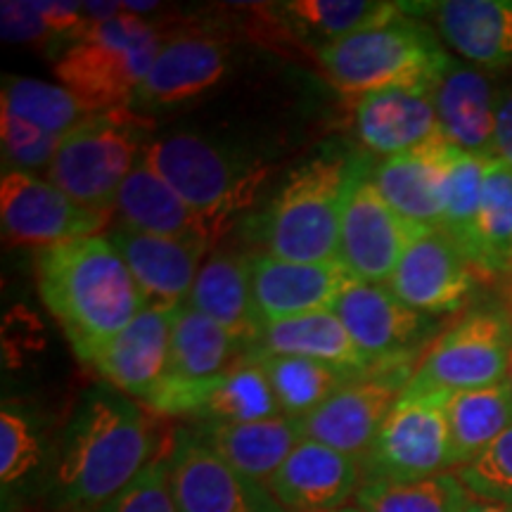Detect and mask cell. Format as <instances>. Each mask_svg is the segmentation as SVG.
Returning a JSON list of instances; mask_svg holds the SVG:
<instances>
[{
    "label": "cell",
    "instance_id": "1",
    "mask_svg": "<svg viewBox=\"0 0 512 512\" xmlns=\"http://www.w3.org/2000/svg\"><path fill=\"white\" fill-rule=\"evenodd\" d=\"M150 408L110 384L88 389L55 434L41 503L48 512H95L164 451Z\"/></svg>",
    "mask_w": 512,
    "mask_h": 512
},
{
    "label": "cell",
    "instance_id": "2",
    "mask_svg": "<svg viewBox=\"0 0 512 512\" xmlns=\"http://www.w3.org/2000/svg\"><path fill=\"white\" fill-rule=\"evenodd\" d=\"M34 273L43 304L86 366L147 306L107 235L36 249Z\"/></svg>",
    "mask_w": 512,
    "mask_h": 512
},
{
    "label": "cell",
    "instance_id": "3",
    "mask_svg": "<svg viewBox=\"0 0 512 512\" xmlns=\"http://www.w3.org/2000/svg\"><path fill=\"white\" fill-rule=\"evenodd\" d=\"M373 159L344 147H323L287 176L261 221L268 254L299 264L337 261L347 200Z\"/></svg>",
    "mask_w": 512,
    "mask_h": 512
},
{
    "label": "cell",
    "instance_id": "4",
    "mask_svg": "<svg viewBox=\"0 0 512 512\" xmlns=\"http://www.w3.org/2000/svg\"><path fill=\"white\" fill-rule=\"evenodd\" d=\"M332 86L347 95L380 91H437L453 57L439 46L425 24L403 12L389 22L361 29L318 50Z\"/></svg>",
    "mask_w": 512,
    "mask_h": 512
},
{
    "label": "cell",
    "instance_id": "5",
    "mask_svg": "<svg viewBox=\"0 0 512 512\" xmlns=\"http://www.w3.org/2000/svg\"><path fill=\"white\" fill-rule=\"evenodd\" d=\"M166 36L159 24L131 12L91 22L57 57L55 76L95 114L131 107Z\"/></svg>",
    "mask_w": 512,
    "mask_h": 512
},
{
    "label": "cell",
    "instance_id": "6",
    "mask_svg": "<svg viewBox=\"0 0 512 512\" xmlns=\"http://www.w3.org/2000/svg\"><path fill=\"white\" fill-rule=\"evenodd\" d=\"M155 121L131 107L98 112L62 138L48 181L83 207L110 214L117 192L143 159Z\"/></svg>",
    "mask_w": 512,
    "mask_h": 512
},
{
    "label": "cell",
    "instance_id": "7",
    "mask_svg": "<svg viewBox=\"0 0 512 512\" xmlns=\"http://www.w3.org/2000/svg\"><path fill=\"white\" fill-rule=\"evenodd\" d=\"M143 159L207 223L214 240L238 211L254 202L266 178L259 162L242 159L197 133L152 140Z\"/></svg>",
    "mask_w": 512,
    "mask_h": 512
},
{
    "label": "cell",
    "instance_id": "8",
    "mask_svg": "<svg viewBox=\"0 0 512 512\" xmlns=\"http://www.w3.org/2000/svg\"><path fill=\"white\" fill-rule=\"evenodd\" d=\"M510 347L512 323L505 311H470L434 339L403 394L448 399L508 382Z\"/></svg>",
    "mask_w": 512,
    "mask_h": 512
},
{
    "label": "cell",
    "instance_id": "9",
    "mask_svg": "<svg viewBox=\"0 0 512 512\" xmlns=\"http://www.w3.org/2000/svg\"><path fill=\"white\" fill-rule=\"evenodd\" d=\"M444 403L401 394L361 460L363 482H415L453 467Z\"/></svg>",
    "mask_w": 512,
    "mask_h": 512
},
{
    "label": "cell",
    "instance_id": "10",
    "mask_svg": "<svg viewBox=\"0 0 512 512\" xmlns=\"http://www.w3.org/2000/svg\"><path fill=\"white\" fill-rule=\"evenodd\" d=\"M418 366L406 361L370 368L302 420L306 439L363 460Z\"/></svg>",
    "mask_w": 512,
    "mask_h": 512
},
{
    "label": "cell",
    "instance_id": "11",
    "mask_svg": "<svg viewBox=\"0 0 512 512\" xmlns=\"http://www.w3.org/2000/svg\"><path fill=\"white\" fill-rule=\"evenodd\" d=\"M145 408L166 418L197 422H259L280 418L266 370L256 358L245 356L226 373L200 382L164 377L145 401Z\"/></svg>",
    "mask_w": 512,
    "mask_h": 512
},
{
    "label": "cell",
    "instance_id": "12",
    "mask_svg": "<svg viewBox=\"0 0 512 512\" xmlns=\"http://www.w3.org/2000/svg\"><path fill=\"white\" fill-rule=\"evenodd\" d=\"M169 482L178 512H287L266 484L230 467L190 427L169 437Z\"/></svg>",
    "mask_w": 512,
    "mask_h": 512
},
{
    "label": "cell",
    "instance_id": "13",
    "mask_svg": "<svg viewBox=\"0 0 512 512\" xmlns=\"http://www.w3.org/2000/svg\"><path fill=\"white\" fill-rule=\"evenodd\" d=\"M347 325L351 339L366 358L368 368L389 363H420L434 342L437 318L406 306L387 285H368L354 280L335 309Z\"/></svg>",
    "mask_w": 512,
    "mask_h": 512
},
{
    "label": "cell",
    "instance_id": "14",
    "mask_svg": "<svg viewBox=\"0 0 512 512\" xmlns=\"http://www.w3.org/2000/svg\"><path fill=\"white\" fill-rule=\"evenodd\" d=\"M370 174L373 169L358 178L344 207L337 261L358 283L387 285L403 252L427 228L415 226L389 207Z\"/></svg>",
    "mask_w": 512,
    "mask_h": 512
},
{
    "label": "cell",
    "instance_id": "15",
    "mask_svg": "<svg viewBox=\"0 0 512 512\" xmlns=\"http://www.w3.org/2000/svg\"><path fill=\"white\" fill-rule=\"evenodd\" d=\"M0 221L10 245L46 249L100 235L107 214L83 207L55 183L10 169L0 181Z\"/></svg>",
    "mask_w": 512,
    "mask_h": 512
},
{
    "label": "cell",
    "instance_id": "16",
    "mask_svg": "<svg viewBox=\"0 0 512 512\" xmlns=\"http://www.w3.org/2000/svg\"><path fill=\"white\" fill-rule=\"evenodd\" d=\"M228 41L214 29L169 31L150 72L131 100L140 114L174 110L202 98L216 88L228 72Z\"/></svg>",
    "mask_w": 512,
    "mask_h": 512
},
{
    "label": "cell",
    "instance_id": "17",
    "mask_svg": "<svg viewBox=\"0 0 512 512\" xmlns=\"http://www.w3.org/2000/svg\"><path fill=\"white\" fill-rule=\"evenodd\" d=\"M470 261L444 230L427 228L408 245L387 287L411 309L441 316L463 309L475 287Z\"/></svg>",
    "mask_w": 512,
    "mask_h": 512
},
{
    "label": "cell",
    "instance_id": "18",
    "mask_svg": "<svg viewBox=\"0 0 512 512\" xmlns=\"http://www.w3.org/2000/svg\"><path fill=\"white\" fill-rule=\"evenodd\" d=\"M354 283L339 261L299 264L273 254H252V294L261 323H278L332 311L344 290Z\"/></svg>",
    "mask_w": 512,
    "mask_h": 512
},
{
    "label": "cell",
    "instance_id": "19",
    "mask_svg": "<svg viewBox=\"0 0 512 512\" xmlns=\"http://www.w3.org/2000/svg\"><path fill=\"white\" fill-rule=\"evenodd\" d=\"M107 238L117 247L133 273L147 304L181 306L190 299L207 254L209 240H181L140 233L128 226L110 230Z\"/></svg>",
    "mask_w": 512,
    "mask_h": 512
},
{
    "label": "cell",
    "instance_id": "20",
    "mask_svg": "<svg viewBox=\"0 0 512 512\" xmlns=\"http://www.w3.org/2000/svg\"><path fill=\"white\" fill-rule=\"evenodd\" d=\"M178 306L147 304L124 332L100 351L93 368L105 384L147 401L169 373L171 332Z\"/></svg>",
    "mask_w": 512,
    "mask_h": 512
},
{
    "label": "cell",
    "instance_id": "21",
    "mask_svg": "<svg viewBox=\"0 0 512 512\" xmlns=\"http://www.w3.org/2000/svg\"><path fill=\"white\" fill-rule=\"evenodd\" d=\"M361 460L320 441L304 439L275 472L268 489L287 512H332L356 501Z\"/></svg>",
    "mask_w": 512,
    "mask_h": 512
},
{
    "label": "cell",
    "instance_id": "22",
    "mask_svg": "<svg viewBox=\"0 0 512 512\" xmlns=\"http://www.w3.org/2000/svg\"><path fill=\"white\" fill-rule=\"evenodd\" d=\"M453 145L444 138L382 159L373 166V183L389 207L420 228H441L446 174Z\"/></svg>",
    "mask_w": 512,
    "mask_h": 512
},
{
    "label": "cell",
    "instance_id": "23",
    "mask_svg": "<svg viewBox=\"0 0 512 512\" xmlns=\"http://www.w3.org/2000/svg\"><path fill=\"white\" fill-rule=\"evenodd\" d=\"M498 91L489 74L451 60L434 91L441 136L448 145L479 157H494Z\"/></svg>",
    "mask_w": 512,
    "mask_h": 512
},
{
    "label": "cell",
    "instance_id": "24",
    "mask_svg": "<svg viewBox=\"0 0 512 512\" xmlns=\"http://www.w3.org/2000/svg\"><path fill=\"white\" fill-rule=\"evenodd\" d=\"M356 133L366 150L384 159L444 138L434 107V93L403 88L358 98Z\"/></svg>",
    "mask_w": 512,
    "mask_h": 512
},
{
    "label": "cell",
    "instance_id": "25",
    "mask_svg": "<svg viewBox=\"0 0 512 512\" xmlns=\"http://www.w3.org/2000/svg\"><path fill=\"white\" fill-rule=\"evenodd\" d=\"M190 430L230 467L266 486L306 439L304 422L287 415L259 422H197Z\"/></svg>",
    "mask_w": 512,
    "mask_h": 512
},
{
    "label": "cell",
    "instance_id": "26",
    "mask_svg": "<svg viewBox=\"0 0 512 512\" xmlns=\"http://www.w3.org/2000/svg\"><path fill=\"white\" fill-rule=\"evenodd\" d=\"M188 304L228 330L245 344L249 354L264 330L252 294V254L233 249L211 252L200 268Z\"/></svg>",
    "mask_w": 512,
    "mask_h": 512
},
{
    "label": "cell",
    "instance_id": "27",
    "mask_svg": "<svg viewBox=\"0 0 512 512\" xmlns=\"http://www.w3.org/2000/svg\"><path fill=\"white\" fill-rule=\"evenodd\" d=\"M55 437H48L46 422L29 406L3 403L0 411V489L5 512L41 501L46 486Z\"/></svg>",
    "mask_w": 512,
    "mask_h": 512
},
{
    "label": "cell",
    "instance_id": "28",
    "mask_svg": "<svg viewBox=\"0 0 512 512\" xmlns=\"http://www.w3.org/2000/svg\"><path fill=\"white\" fill-rule=\"evenodd\" d=\"M432 8L448 48L479 67H510L512 0H446Z\"/></svg>",
    "mask_w": 512,
    "mask_h": 512
},
{
    "label": "cell",
    "instance_id": "29",
    "mask_svg": "<svg viewBox=\"0 0 512 512\" xmlns=\"http://www.w3.org/2000/svg\"><path fill=\"white\" fill-rule=\"evenodd\" d=\"M114 209L121 214L124 226L140 233L214 242L207 223L145 159H140V164L119 188Z\"/></svg>",
    "mask_w": 512,
    "mask_h": 512
},
{
    "label": "cell",
    "instance_id": "30",
    "mask_svg": "<svg viewBox=\"0 0 512 512\" xmlns=\"http://www.w3.org/2000/svg\"><path fill=\"white\" fill-rule=\"evenodd\" d=\"M247 356H297L332 363V366L370 370L347 325L335 311L306 313V316L264 325Z\"/></svg>",
    "mask_w": 512,
    "mask_h": 512
},
{
    "label": "cell",
    "instance_id": "31",
    "mask_svg": "<svg viewBox=\"0 0 512 512\" xmlns=\"http://www.w3.org/2000/svg\"><path fill=\"white\" fill-rule=\"evenodd\" d=\"M451 439V463L463 467L489 451L512 430V389L508 382L451 394L444 403Z\"/></svg>",
    "mask_w": 512,
    "mask_h": 512
},
{
    "label": "cell",
    "instance_id": "32",
    "mask_svg": "<svg viewBox=\"0 0 512 512\" xmlns=\"http://www.w3.org/2000/svg\"><path fill=\"white\" fill-rule=\"evenodd\" d=\"M247 356L245 344L202 311L185 302L176 309L171 332V358L166 377L200 382L226 373Z\"/></svg>",
    "mask_w": 512,
    "mask_h": 512
},
{
    "label": "cell",
    "instance_id": "33",
    "mask_svg": "<svg viewBox=\"0 0 512 512\" xmlns=\"http://www.w3.org/2000/svg\"><path fill=\"white\" fill-rule=\"evenodd\" d=\"M256 361L266 370L280 411L294 420L309 418L339 389L368 373V370L332 366V363L297 356H264Z\"/></svg>",
    "mask_w": 512,
    "mask_h": 512
},
{
    "label": "cell",
    "instance_id": "34",
    "mask_svg": "<svg viewBox=\"0 0 512 512\" xmlns=\"http://www.w3.org/2000/svg\"><path fill=\"white\" fill-rule=\"evenodd\" d=\"M470 264L486 273L512 271V166L501 159L486 169Z\"/></svg>",
    "mask_w": 512,
    "mask_h": 512
},
{
    "label": "cell",
    "instance_id": "35",
    "mask_svg": "<svg viewBox=\"0 0 512 512\" xmlns=\"http://www.w3.org/2000/svg\"><path fill=\"white\" fill-rule=\"evenodd\" d=\"M0 107L57 138L95 114L69 88L29 76H3Z\"/></svg>",
    "mask_w": 512,
    "mask_h": 512
},
{
    "label": "cell",
    "instance_id": "36",
    "mask_svg": "<svg viewBox=\"0 0 512 512\" xmlns=\"http://www.w3.org/2000/svg\"><path fill=\"white\" fill-rule=\"evenodd\" d=\"M290 29L309 31L318 38V50L356 31L375 27L401 15L403 3L377 0H292L280 5Z\"/></svg>",
    "mask_w": 512,
    "mask_h": 512
},
{
    "label": "cell",
    "instance_id": "37",
    "mask_svg": "<svg viewBox=\"0 0 512 512\" xmlns=\"http://www.w3.org/2000/svg\"><path fill=\"white\" fill-rule=\"evenodd\" d=\"M470 491L456 472L415 482H363L356 505L363 512H465Z\"/></svg>",
    "mask_w": 512,
    "mask_h": 512
},
{
    "label": "cell",
    "instance_id": "38",
    "mask_svg": "<svg viewBox=\"0 0 512 512\" xmlns=\"http://www.w3.org/2000/svg\"><path fill=\"white\" fill-rule=\"evenodd\" d=\"M494 157H479L453 147L451 162L446 174V195H444V233L460 247V252L470 261L472 247H475V228L479 207H482L484 176Z\"/></svg>",
    "mask_w": 512,
    "mask_h": 512
},
{
    "label": "cell",
    "instance_id": "39",
    "mask_svg": "<svg viewBox=\"0 0 512 512\" xmlns=\"http://www.w3.org/2000/svg\"><path fill=\"white\" fill-rule=\"evenodd\" d=\"M456 475L472 498L512 508V430L477 460L458 467Z\"/></svg>",
    "mask_w": 512,
    "mask_h": 512
},
{
    "label": "cell",
    "instance_id": "40",
    "mask_svg": "<svg viewBox=\"0 0 512 512\" xmlns=\"http://www.w3.org/2000/svg\"><path fill=\"white\" fill-rule=\"evenodd\" d=\"M0 138H3V157L12 164V171H29V174L50 169L62 143V138L27 124L3 107H0Z\"/></svg>",
    "mask_w": 512,
    "mask_h": 512
},
{
    "label": "cell",
    "instance_id": "41",
    "mask_svg": "<svg viewBox=\"0 0 512 512\" xmlns=\"http://www.w3.org/2000/svg\"><path fill=\"white\" fill-rule=\"evenodd\" d=\"M95 512H178L169 482V441L117 498Z\"/></svg>",
    "mask_w": 512,
    "mask_h": 512
},
{
    "label": "cell",
    "instance_id": "42",
    "mask_svg": "<svg viewBox=\"0 0 512 512\" xmlns=\"http://www.w3.org/2000/svg\"><path fill=\"white\" fill-rule=\"evenodd\" d=\"M0 34L10 43H27V46L38 48L62 46L38 0H3L0 3Z\"/></svg>",
    "mask_w": 512,
    "mask_h": 512
},
{
    "label": "cell",
    "instance_id": "43",
    "mask_svg": "<svg viewBox=\"0 0 512 512\" xmlns=\"http://www.w3.org/2000/svg\"><path fill=\"white\" fill-rule=\"evenodd\" d=\"M494 159H501V162L512 166V86L498 91Z\"/></svg>",
    "mask_w": 512,
    "mask_h": 512
},
{
    "label": "cell",
    "instance_id": "44",
    "mask_svg": "<svg viewBox=\"0 0 512 512\" xmlns=\"http://www.w3.org/2000/svg\"><path fill=\"white\" fill-rule=\"evenodd\" d=\"M465 512H512L510 505H498L489 501H479V498H470Z\"/></svg>",
    "mask_w": 512,
    "mask_h": 512
},
{
    "label": "cell",
    "instance_id": "45",
    "mask_svg": "<svg viewBox=\"0 0 512 512\" xmlns=\"http://www.w3.org/2000/svg\"><path fill=\"white\" fill-rule=\"evenodd\" d=\"M503 299H505V316H508V320L512 323V283H505L503 287Z\"/></svg>",
    "mask_w": 512,
    "mask_h": 512
},
{
    "label": "cell",
    "instance_id": "46",
    "mask_svg": "<svg viewBox=\"0 0 512 512\" xmlns=\"http://www.w3.org/2000/svg\"><path fill=\"white\" fill-rule=\"evenodd\" d=\"M332 512H363L358 505H347V508H339V510H332Z\"/></svg>",
    "mask_w": 512,
    "mask_h": 512
},
{
    "label": "cell",
    "instance_id": "47",
    "mask_svg": "<svg viewBox=\"0 0 512 512\" xmlns=\"http://www.w3.org/2000/svg\"><path fill=\"white\" fill-rule=\"evenodd\" d=\"M508 384L512 389V347H510V366H508Z\"/></svg>",
    "mask_w": 512,
    "mask_h": 512
}]
</instances>
